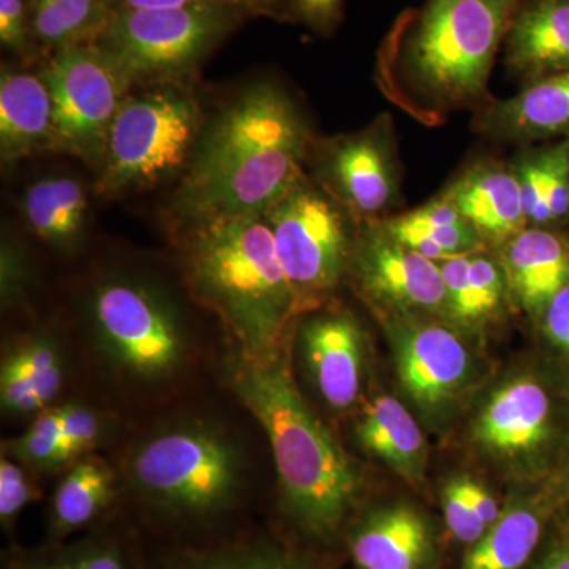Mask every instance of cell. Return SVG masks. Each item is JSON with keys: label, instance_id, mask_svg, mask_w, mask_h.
Segmentation results:
<instances>
[{"label": "cell", "instance_id": "1", "mask_svg": "<svg viewBox=\"0 0 569 569\" xmlns=\"http://www.w3.org/2000/svg\"><path fill=\"white\" fill-rule=\"evenodd\" d=\"M313 137L295 100L254 82L203 133L173 198L176 231L239 216H263L306 171Z\"/></svg>", "mask_w": 569, "mask_h": 569}, {"label": "cell", "instance_id": "2", "mask_svg": "<svg viewBox=\"0 0 569 569\" xmlns=\"http://www.w3.org/2000/svg\"><path fill=\"white\" fill-rule=\"evenodd\" d=\"M223 380L268 438L284 518L307 541L335 545L359 511L365 485L299 391L288 346L268 358L233 350L224 359Z\"/></svg>", "mask_w": 569, "mask_h": 569}, {"label": "cell", "instance_id": "3", "mask_svg": "<svg viewBox=\"0 0 569 569\" xmlns=\"http://www.w3.org/2000/svg\"><path fill=\"white\" fill-rule=\"evenodd\" d=\"M116 467L142 518L179 533H203L233 518L252 481L244 437L209 411L152 422L127 441Z\"/></svg>", "mask_w": 569, "mask_h": 569}, {"label": "cell", "instance_id": "4", "mask_svg": "<svg viewBox=\"0 0 569 569\" xmlns=\"http://www.w3.org/2000/svg\"><path fill=\"white\" fill-rule=\"evenodd\" d=\"M80 317L82 355L103 387L129 407L174 399L208 358L179 299L146 276L97 280L81 301Z\"/></svg>", "mask_w": 569, "mask_h": 569}, {"label": "cell", "instance_id": "5", "mask_svg": "<svg viewBox=\"0 0 569 569\" xmlns=\"http://www.w3.org/2000/svg\"><path fill=\"white\" fill-rule=\"evenodd\" d=\"M183 284L219 318L234 351L268 358L302 316L263 216L227 217L179 231Z\"/></svg>", "mask_w": 569, "mask_h": 569}, {"label": "cell", "instance_id": "6", "mask_svg": "<svg viewBox=\"0 0 569 569\" xmlns=\"http://www.w3.org/2000/svg\"><path fill=\"white\" fill-rule=\"evenodd\" d=\"M519 0H427L389 88L425 121L492 102L490 70Z\"/></svg>", "mask_w": 569, "mask_h": 569}, {"label": "cell", "instance_id": "7", "mask_svg": "<svg viewBox=\"0 0 569 569\" xmlns=\"http://www.w3.org/2000/svg\"><path fill=\"white\" fill-rule=\"evenodd\" d=\"M206 121L190 82L137 86L112 123L96 192L118 198L181 178Z\"/></svg>", "mask_w": 569, "mask_h": 569}, {"label": "cell", "instance_id": "8", "mask_svg": "<svg viewBox=\"0 0 569 569\" xmlns=\"http://www.w3.org/2000/svg\"><path fill=\"white\" fill-rule=\"evenodd\" d=\"M250 17L241 3L114 11L92 41L133 88L190 82L206 59Z\"/></svg>", "mask_w": 569, "mask_h": 569}, {"label": "cell", "instance_id": "9", "mask_svg": "<svg viewBox=\"0 0 569 569\" xmlns=\"http://www.w3.org/2000/svg\"><path fill=\"white\" fill-rule=\"evenodd\" d=\"M263 217L302 313L323 306L350 271L359 223L307 171Z\"/></svg>", "mask_w": 569, "mask_h": 569}, {"label": "cell", "instance_id": "10", "mask_svg": "<svg viewBox=\"0 0 569 569\" xmlns=\"http://www.w3.org/2000/svg\"><path fill=\"white\" fill-rule=\"evenodd\" d=\"M40 74L51 92L56 152L102 167L116 116L133 91L132 81L96 44H74L43 56Z\"/></svg>", "mask_w": 569, "mask_h": 569}, {"label": "cell", "instance_id": "11", "mask_svg": "<svg viewBox=\"0 0 569 569\" xmlns=\"http://www.w3.org/2000/svg\"><path fill=\"white\" fill-rule=\"evenodd\" d=\"M400 388L433 426L443 425L477 380L473 351L432 317L383 318Z\"/></svg>", "mask_w": 569, "mask_h": 569}, {"label": "cell", "instance_id": "12", "mask_svg": "<svg viewBox=\"0 0 569 569\" xmlns=\"http://www.w3.org/2000/svg\"><path fill=\"white\" fill-rule=\"evenodd\" d=\"M307 167L313 181L358 223L388 219V212L399 204V160L388 114L358 132L313 140Z\"/></svg>", "mask_w": 569, "mask_h": 569}, {"label": "cell", "instance_id": "13", "mask_svg": "<svg viewBox=\"0 0 569 569\" xmlns=\"http://www.w3.org/2000/svg\"><path fill=\"white\" fill-rule=\"evenodd\" d=\"M348 274L381 318L447 317L440 266L397 241L381 220L358 224Z\"/></svg>", "mask_w": 569, "mask_h": 569}, {"label": "cell", "instance_id": "14", "mask_svg": "<svg viewBox=\"0 0 569 569\" xmlns=\"http://www.w3.org/2000/svg\"><path fill=\"white\" fill-rule=\"evenodd\" d=\"M471 436L473 443L500 466L515 470L529 467L552 440V397L537 378H512L479 410Z\"/></svg>", "mask_w": 569, "mask_h": 569}, {"label": "cell", "instance_id": "15", "mask_svg": "<svg viewBox=\"0 0 569 569\" xmlns=\"http://www.w3.org/2000/svg\"><path fill=\"white\" fill-rule=\"evenodd\" d=\"M306 313L296 337L306 376L331 410H350L365 383V331L347 309L318 307Z\"/></svg>", "mask_w": 569, "mask_h": 569}, {"label": "cell", "instance_id": "16", "mask_svg": "<svg viewBox=\"0 0 569 569\" xmlns=\"http://www.w3.org/2000/svg\"><path fill=\"white\" fill-rule=\"evenodd\" d=\"M343 539L356 569H437L440 563L436 523L408 501L356 512Z\"/></svg>", "mask_w": 569, "mask_h": 569}, {"label": "cell", "instance_id": "17", "mask_svg": "<svg viewBox=\"0 0 569 569\" xmlns=\"http://www.w3.org/2000/svg\"><path fill=\"white\" fill-rule=\"evenodd\" d=\"M70 348L50 326H37L3 343L0 408L9 419H31L62 402L70 380Z\"/></svg>", "mask_w": 569, "mask_h": 569}, {"label": "cell", "instance_id": "18", "mask_svg": "<svg viewBox=\"0 0 569 569\" xmlns=\"http://www.w3.org/2000/svg\"><path fill=\"white\" fill-rule=\"evenodd\" d=\"M440 197L466 217L488 249H500L529 227L512 164L492 159L468 164Z\"/></svg>", "mask_w": 569, "mask_h": 569}, {"label": "cell", "instance_id": "19", "mask_svg": "<svg viewBox=\"0 0 569 569\" xmlns=\"http://www.w3.org/2000/svg\"><path fill=\"white\" fill-rule=\"evenodd\" d=\"M473 129L488 140L531 142L569 133V71L527 82L505 100L479 108Z\"/></svg>", "mask_w": 569, "mask_h": 569}, {"label": "cell", "instance_id": "20", "mask_svg": "<svg viewBox=\"0 0 569 569\" xmlns=\"http://www.w3.org/2000/svg\"><path fill=\"white\" fill-rule=\"evenodd\" d=\"M122 493L118 467L99 452L82 456L62 471L47 511V541L61 542L111 519Z\"/></svg>", "mask_w": 569, "mask_h": 569}, {"label": "cell", "instance_id": "21", "mask_svg": "<svg viewBox=\"0 0 569 569\" xmlns=\"http://www.w3.org/2000/svg\"><path fill=\"white\" fill-rule=\"evenodd\" d=\"M56 152L54 111L39 73L2 66L0 74V160L3 167Z\"/></svg>", "mask_w": 569, "mask_h": 569}, {"label": "cell", "instance_id": "22", "mask_svg": "<svg viewBox=\"0 0 569 569\" xmlns=\"http://www.w3.org/2000/svg\"><path fill=\"white\" fill-rule=\"evenodd\" d=\"M511 301L541 317L569 283V241L546 228L527 227L498 249Z\"/></svg>", "mask_w": 569, "mask_h": 569}, {"label": "cell", "instance_id": "23", "mask_svg": "<svg viewBox=\"0 0 569 569\" xmlns=\"http://www.w3.org/2000/svg\"><path fill=\"white\" fill-rule=\"evenodd\" d=\"M507 66L527 82L569 71V0H531L512 14Z\"/></svg>", "mask_w": 569, "mask_h": 569}, {"label": "cell", "instance_id": "24", "mask_svg": "<svg viewBox=\"0 0 569 569\" xmlns=\"http://www.w3.org/2000/svg\"><path fill=\"white\" fill-rule=\"evenodd\" d=\"M2 569H142L133 531L112 520L84 537L44 542L40 548L11 546Z\"/></svg>", "mask_w": 569, "mask_h": 569}, {"label": "cell", "instance_id": "25", "mask_svg": "<svg viewBox=\"0 0 569 569\" xmlns=\"http://www.w3.org/2000/svg\"><path fill=\"white\" fill-rule=\"evenodd\" d=\"M26 227L56 252L73 254L89 228V194L80 179L52 174L33 181L21 198Z\"/></svg>", "mask_w": 569, "mask_h": 569}, {"label": "cell", "instance_id": "26", "mask_svg": "<svg viewBox=\"0 0 569 569\" xmlns=\"http://www.w3.org/2000/svg\"><path fill=\"white\" fill-rule=\"evenodd\" d=\"M359 447L411 485L422 481L427 445L421 427L406 406L395 397H372L355 426Z\"/></svg>", "mask_w": 569, "mask_h": 569}, {"label": "cell", "instance_id": "27", "mask_svg": "<svg viewBox=\"0 0 569 569\" xmlns=\"http://www.w3.org/2000/svg\"><path fill=\"white\" fill-rule=\"evenodd\" d=\"M486 252L488 250L438 263L447 288V317L470 331H477L500 316L511 301L503 266Z\"/></svg>", "mask_w": 569, "mask_h": 569}, {"label": "cell", "instance_id": "28", "mask_svg": "<svg viewBox=\"0 0 569 569\" xmlns=\"http://www.w3.org/2000/svg\"><path fill=\"white\" fill-rule=\"evenodd\" d=\"M549 508L533 497H516L485 537L466 550L459 569H529L545 538Z\"/></svg>", "mask_w": 569, "mask_h": 569}, {"label": "cell", "instance_id": "29", "mask_svg": "<svg viewBox=\"0 0 569 569\" xmlns=\"http://www.w3.org/2000/svg\"><path fill=\"white\" fill-rule=\"evenodd\" d=\"M381 222L397 241L436 263L489 250L466 217L440 194L413 211Z\"/></svg>", "mask_w": 569, "mask_h": 569}, {"label": "cell", "instance_id": "30", "mask_svg": "<svg viewBox=\"0 0 569 569\" xmlns=\"http://www.w3.org/2000/svg\"><path fill=\"white\" fill-rule=\"evenodd\" d=\"M157 569H328L309 553L271 539L186 542L160 557Z\"/></svg>", "mask_w": 569, "mask_h": 569}, {"label": "cell", "instance_id": "31", "mask_svg": "<svg viewBox=\"0 0 569 569\" xmlns=\"http://www.w3.org/2000/svg\"><path fill=\"white\" fill-rule=\"evenodd\" d=\"M33 40L41 58L74 44L92 43L108 18L110 0H28Z\"/></svg>", "mask_w": 569, "mask_h": 569}, {"label": "cell", "instance_id": "32", "mask_svg": "<svg viewBox=\"0 0 569 569\" xmlns=\"http://www.w3.org/2000/svg\"><path fill=\"white\" fill-rule=\"evenodd\" d=\"M2 455L28 467L37 477L61 475L67 468L61 402L31 419L21 436L3 441Z\"/></svg>", "mask_w": 569, "mask_h": 569}, {"label": "cell", "instance_id": "33", "mask_svg": "<svg viewBox=\"0 0 569 569\" xmlns=\"http://www.w3.org/2000/svg\"><path fill=\"white\" fill-rule=\"evenodd\" d=\"M63 455L67 468L81 459L93 455L114 440L119 430V417L102 406L86 399H63Z\"/></svg>", "mask_w": 569, "mask_h": 569}, {"label": "cell", "instance_id": "34", "mask_svg": "<svg viewBox=\"0 0 569 569\" xmlns=\"http://www.w3.org/2000/svg\"><path fill=\"white\" fill-rule=\"evenodd\" d=\"M39 478L9 456L0 458V526L7 535L13 533L24 509L43 493Z\"/></svg>", "mask_w": 569, "mask_h": 569}, {"label": "cell", "instance_id": "35", "mask_svg": "<svg viewBox=\"0 0 569 569\" xmlns=\"http://www.w3.org/2000/svg\"><path fill=\"white\" fill-rule=\"evenodd\" d=\"M36 272L31 254L18 239L3 236L0 247V302L3 310L20 309L31 295Z\"/></svg>", "mask_w": 569, "mask_h": 569}, {"label": "cell", "instance_id": "36", "mask_svg": "<svg viewBox=\"0 0 569 569\" xmlns=\"http://www.w3.org/2000/svg\"><path fill=\"white\" fill-rule=\"evenodd\" d=\"M441 508H443L445 526L459 545L466 549L485 537L488 527L479 519L470 498L467 496L463 477L449 479L441 490Z\"/></svg>", "mask_w": 569, "mask_h": 569}, {"label": "cell", "instance_id": "37", "mask_svg": "<svg viewBox=\"0 0 569 569\" xmlns=\"http://www.w3.org/2000/svg\"><path fill=\"white\" fill-rule=\"evenodd\" d=\"M518 176L520 194H522L523 213L529 227L546 228L553 223L550 211L548 189H546L545 173H542L539 153H522L515 163Z\"/></svg>", "mask_w": 569, "mask_h": 569}, {"label": "cell", "instance_id": "38", "mask_svg": "<svg viewBox=\"0 0 569 569\" xmlns=\"http://www.w3.org/2000/svg\"><path fill=\"white\" fill-rule=\"evenodd\" d=\"M0 43L3 50L18 58L40 56L33 40L28 0H0Z\"/></svg>", "mask_w": 569, "mask_h": 569}, {"label": "cell", "instance_id": "39", "mask_svg": "<svg viewBox=\"0 0 569 569\" xmlns=\"http://www.w3.org/2000/svg\"><path fill=\"white\" fill-rule=\"evenodd\" d=\"M546 189L553 223L569 216V140L548 149H539Z\"/></svg>", "mask_w": 569, "mask_h": 569}, {"label": "cell", "instance_id": "40", "mask_svg": "<svg viewBox=\"0 0 569 569\" xmlns=\"http://www.w3.org/2000/svg\"><path fill=\"white\" fill-rule=\"evenodd\" d=\"M342 7L343 0H288V21L326 36L339 24Z\"/></svg>", "mask_w": 569, "mask_h": 569}, {"label": "cell", "instance_id": "41", "mask_svg": "<svg viewBox=\"0 0 569 569\" xmlns=\"http://www.w3.org/2000/svg\"><path fill=\"white\" fill-rule=\"evenodd\" d=\"M539 318L549 342L569 356V283L556 295Z\"/></svg>", "mask_w": 569, "mask_h": 569}, {"label": "cell", "instance_id": "42", "mask_svg": "<svg viewBox=\"0 0 569 569\" xmlns=\"http://www.w3.org/2000/svg\"><path fill=\"white\" fill-rule=\"evenodd\" d=\"M208 3H241L253 11L250 0H110V10L114 13V11L129 10L182 9V7L208 6Z\"/></svg>", "mask_w": 569, "mask_h": 569}, {"label": "cell", "instance_id": "43", "mask_svg": "<svg viewBox=\"0 0 569 569\" xmlns=\"http://www.w3.org/2000/svg\"><path fill=\"white\" fill-rule=\"evenodd\" d=\"M463 485H466L467 496L470 498L475 511L478 512L479 519L490 529L500 519L505 507H500L497 498L475 479L463 477Z\"/></svg>", "mask_w": 569, "mask_h": 569}, {"label": "cell", "instance_id": "44", "mask_svg": "<svg viewBox=\"0 0 569 569\" xmlns=\"http://www.w3.org/2000/svg\"><path fill=\"white\" fill-rule=\"evenodd\" d=\"M529 569H569V537L553 539Z\"/></svg>", "mask_w": 569, "mask_h": 569}, {"label": "cell", "instance_id": "45", "mask_svg": "<svg viewBox=\"0 0 569 569\" xmlns=\"http://www.w3.org/2000/svg\"><path fill=\"white\" fill-rule=\"evenodd\" d=\"M254 17H271L288 20V0H250Z\"/></svg>", "mask_w": 569, "mask_h": 569}]
</instances>
